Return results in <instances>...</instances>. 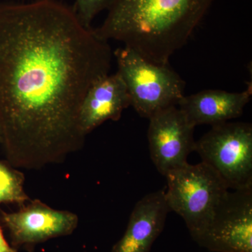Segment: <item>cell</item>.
I'll use <instances>...</instances> for the list:
<instances>
[{
  "label": "cell",
  "instance_id": "13",
  "mask_svg": "<svg viewBox=\"0 0 252 252\" xmlns=\"http://www.w3.org/2000/svg\"><path fill=\"white\" fill-rule=\"evenodd\" d=\"M114 0H76L73 6L78 19L86 28L91 29V23L101 11L109 9Z\"/></svg>",
  "mask_w": 252,
  "mask_h": 252
},
{
  "label": "cell",
  "instance_id": "7",
  "mask_svg": "<svg viewBox=\"0 0 252 252\" xmlns=\"http://www.w3.org/2000/svg\"><path fill=\"white\" fill-rule=\"evenodd\" d=\"M0 220L9 232L11 245L28 251L51 239L67 236L79 224L76 214L55 210L41 200H30L16 212H0Z\"/></svg>",
  "mask_w": 252,
  "mask_h": 252
},
{
  "label": "cell",
  "instance_id": "9",
  "mask_svg": "<svg viewBox=\"0 0 252 252\" xmlns=\"http://www.w3.org/2000/svg\"><path fill=\"white\" fill-rule=\"evenodd\" d=\"M170 212L164 190L147 194L136 204L125 233L111 252H149Z\"/></svg>",
  "mask_w": 252,
  "mask_h": 252
},
{
  "label": "cell",
  "instance_id": "14",
  "mask_svg": "<svg viewBox=\"0 0 252 252\" xmlns=\"http://www.w3.org/2000/svg\"><path fill=\"white\" fill-rule=\"evenodd\" d=\"M0 252H18V250L6 241L0 226Z\"/></svg>",
  "mask_w": 252,
  "mask_h": 252
},
{
  "label": "cell",
  "instance_id": "11",
  "mask_svg": "<svg viewBox=\"0 0 252 252\" xmlns=\"http://www.w3.org/2000/svg\"><path fill=\"white\" fill-rule=\"evenodd\" d=\"M251 97V87L242 92L210 89L184 96L177 107L195 127L212 126L240 117Z\"/></svg>",
  "mask_w": 252,
  "mask_h": 252
},
{
  "label": "cell",
  "instance_id": "2",
  "mask_svg": "<svg viewBox=\"0 0 252 252\" xmlns=\"http://www.w3.org/2000/svg\"><path fill=\"white\" fill-rule=\"evenodd\" d=\"M214 0H114L94 34L119 41L152 62L169 64L188 42Z\"/></svg>",
  "mask_w": 252,
  "mask_h": 252
},
{
  "label": "cell",
  "instance_id": "4",
  "mask_svg": "<svg viewBox=\"0 0 252 252\" xmlns=\"http://www.w3.org/2000/svg\"><path fill=\"white\" fill-rule=\"evenodd\" d=\"M165 177L169 209L183 219L192 238L195 239L211 221L229 189L220 176L203 162L193 165L187 163Z\"/></svg>",
  "mask_w": 252,
  "mask_h": 252
},
{
  "label": "cell",
  "instance_id": "1",
  "mask_svg": "<svg viewBox=\"0 0 252 252\" xmlns=\"http://www.w3.org/2000/svg\"><path fill=\"white\" fill-rule=\"evenodd\" d=\"M112 56L72 6L0 3V137L12 166L37 170L84 147L81 104Z\"/></svg>",
  "mask_w": 252,
  "mask_h": 252
},
{
  "label": "cell",
  "instance_id": "8",
  "mask_svg": "<svg viewBox=\"0 0 252 252\" xmlns=\"http://www.w3.org/2000/svg\"><path fill=\"white\" fill-rule=\"evenodd\" d=\"M148 142L152 161L162 175L188 163L195 152V126L177 106L154 114L149 119Z\"/></svg>",
  "mask_w": 252,
  "mask_h": 252
},
{
  "label": "cell",
  "instance_id": "15",
  "mask_svg": "<svg viewBox=\"0 0 252 252\" xmlns=\"http://www.w3.org/2000/svg\"><path fill=\"white\" fill-rule=\"evenodd\" d=\"M0 144H1V137H0Z\"/></svg>",
  "mask_w": 252,
  "mask_h": 252
},
{
  "label": "cell",
  "instance_id": "10",
  "mask_svg": "<svg viewBox=\"0 0 252 252\" xmlns=\"http://www.w3.org/2000/svg\"><path fill=\"white\" fill-rule=\"evenodd\" d=\"M130 106L127 88L119 72L107 74L88 91L79 112V126L84 135L107 121L116 122Z\"/></svg>",
  "mask_w": 252,
  "mask_h": 252
},
{
  "label": "cell",
  "instance_id": "5",
  "mask_svg": "<svg viewBox=\"0 0 252 252\" xmlns=\"http://www.w3.org/2000/svg\"><path fill=\"white\" fill-rule=\"evenodd\" d=\"M195 152L220 176L228 188H252V126L225 122L195 142Z\"/></svg>",
  "mask_w": 252,
  "mask_h": 252
},
{
  "label": "cell",
  "instance_id": "6",
  "mask_svg": "<svg viewBox=\"0 0 252 252\" xmlns=\"http://www.w3.org/2000/svg\"><path fill=\"white\" fill-rule=\"evenodd\" d=\"M193 240L211 252H252V188L228 190Z\"/></svg>",
  "mask_w": 252,
  "mask_h": 252
},
{
  "label": "cell",
  "instance_id": "12",
  "mask_svg": "<svg viewBox=\"0 0 252 252\" xmlns=\"http://www.w3.org/2000/svg\"><path fill=\"white\" fill-rule=\"evenodd\" d=\"M24 182L22 172L0 160V205L16 204L21 207L28 203L31 198L25 191Z\"/></svg>",
  "mask_w": 252,
  "mask_h": 252
},
{
  "label": "cell",
  "instance_id": "3",
  "mask_svg": "<svg viewBox=\"0 0 252 252\" xmlns=\"http://www.w3.org/2000/svg\"><path fill=\"white\" fill-rule=\"evenodd\" d=\"M125 83L130 106L140 117L150 119L163 109L178 105L185 95V82L169 64L152 62L130 48L113 52Z\"/></svg>",
  "mask_w": 252,
  "mask_h": 252
}]
</instances>
